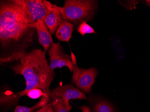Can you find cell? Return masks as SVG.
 Here are the masks:
<instances>
[{"mask_svg":"<svg viewBox=\"0 0 150 112\" xmlns=\"http://www.w3.org/2000/svg\"><path fill=\"white\" fill-rule=\"evenodd\" d=\"M45 54L42 49H33L28 52L20 49L1 57V64H8L16 75H21L25 79V89L17 92L20 98L33 88L43 91L50 90L54 72L50 66Z\"/></svg>","mask_w":150,"mask_h":112,"instance_id":"cell-1","label":"cell"},{"mask_svg":"<svg viewBox=\"0 0 150 112\" xmlns=\"http://www.w3.org/2000/svg\"><path fill=\"white\" fill-rule=\"evenodd\" d=\"M47 52L50 60V66L52 70H54L56 68L67 67L71 73L73 72L76 65L72 61L71 58L65 54L59 42L55 43L53 42Z\"/></svg>","mask_w":150,"mask_h":112,"instance_id":"cell-7","label":"cell"},{"mask_svg":"<svg viewBox=\"0 0 150 112\" xmlns=\"http://www.w3.org/2000/svg\"><path fill=\"white\" fill-rule=\"evenodd\" d=\"M20 98L17 92H13L10 89L1 91L0 97L1 106L5 108H9L18 104Z\"/></svg>","mask_w":150,"mask_h":112,"instance_id":"cell-11","label":"cell"},{"mask_svg":"<svg viewBox=\"0 0 150 112\" xmlns=\"http://www.w3.org/2000/svg\"><path fill=\"white\" fill-rule=\"evenodd\" d=\"M51 101L52 102V112H69L65 108L63 101L61 98Z\"/></svg>","mask_w":150,"mask_h":112,"instance_id":"cell-15","label":"cell"},{"mask_svg":"<svg viewBox=\"0 0 150 112\" xmlns=\"http://www.w3.org/2000/svg\"><path fill=\"white\" fill-rule=\"evenodd\" d=\"M72 73L71 82L80 90L87 94L91 93L98 75L97 70L93 67L88 69H82L75 65Z\"/></svg>","mask_w":150,"mask_h":112,"instance_id":"cell-6","label":"cell"},{"mask_svg":"<svg viewBox=\"0 0 150 112\" xmlns=\"http://www.w3.org/2000/svg\"><path fill=\"white\" fill-rule=\"evenodd\" d=\"M33 28L38 32L40 44L43 46L44 52L46 53L53 42L52 34L43 20H39L36 22L34 24Z\"/></svg>","mask_w":150,"mask_h":112,"instance_id":"cell-8","label":"cell"},{"mask_svg":"<svg viewBox=\"0 0 150 112\" xmlns=\"http://www.w3.org/2000/svg\"><path fill=\"white\" fill-rule=\"evenodd\" d=\"M47 112H52V102L51 101L49 103V106Z\"/></svg>","mask_w":150,"mask_h":112,"instance_id":"cell-19","label":"cell"},{"mask_svg":"<svg viewBox=\"0 0 150 112\" xmlns=\"http://www.w3.org/2000/svg\"><path fill=\"white\" fill-rule=\"evenodd\" d=\"M62 19L79 26L92 20L97 9V1L91 0H66L63 7L58 6Z\"/></svg>","mask_w":150,"mask_h":112,"instance_id":"cell-3","label":"cell"},{"mask_svg":"<svg viewBox=\"0 0 150 112\" xmlns=\"http://www.w3.org/2000/svg\"><path fill=\"white\" fill-rule=\"evenodd\" d=\"M49 106V103L46 105L45 106L40 108V109L37 110L36 112H47Z\"/></svg>","mask_w":150,"mask_h":112,"instance_id":"cell-18","label":"cell"},{"mask_svg":"<svg viewBox=\"0 0 150 112\" xmlns=\"http://www.w3.org/2000/svg\"><path fill=\"white\" fill-rule=\"evenodd\" d=\"M44 92L39 88H33L27 92L26 96L33 99H37L42 97L43 95Z\"/></svg>","mask_w":150,"mask_h":112,"instance_id":"cell-16","label":"cell"},{"mask_svg":"<svg viewBox=\"0 0 150 112\" xmlns=\"http://www.w3.org/2000/svg\"><path fill=\"white\" fill-rule=\"evenodd\" d=\"M23 7L33 23L43 20L53 5L45 0H17Z\"/></svg>","mask_w":150,"mask_h":112,"instance_id":"cell-4","label":"cell"},{"mask_svg":"<svg viewBox=\"0 0 150 112\" xmlns=\"http://www.w3.org/2000/svg\"><path fill=\"white\" fill-rule=\"evenodd\" d=\"M92 111L93 112H115L112 104L107 101L101 99H94L90 97Z\"/></svg>","mask_w":150,"mask_h":112,"instance_id":"cell-13","label":"cell"},{"mask_svg":"<svg viewBox=\"0 0 150 112\" xmlns=\"http://www.w3.org/2000/svg\"><path fill=\"white\" fill-rule=\"evenodd\" d=\"M51 101V98L48 93H45L37 104L31 107L24 106H17L14 112H33L45 106Z\"/></svg>","mask_w":150,"mask_h":112,"instance_id":"cell-12","label":"cell"},{"mask_svg":"<svg viewBox=\"0 0 150 112\" xmlns=\"http://www.w3.org/2000/svg\"><path fill=\"white\" fill-rule=\"evenodd\" d=\"M62 19V16L58 6L53 5L49 12L44 19L45 23L51 34L54 35L56 33Z\"/></svg>","mask_w":150,"mask_h":112,"instance_id":"cell-9","label":"cell"},{"mask_svg":"<svg viewBox=\"0 0 150 112\" xmlns=\"http://www.w3.org/2000/svg\"><path fill=\"white\" fill-rule=\"evenodd\" d=\"M79 108L82 110V112H91V108L88 106H86L79 107Z\"/></svg>","mask_w":150,"mask_h":112,"instance_id":"cell-17","label":"cell"},{"mask_svg":"<svg viewBox=\"0 0 150 112\" xmlns=\"http://www.w3.org/2000/svg\"><path fill=\"white\" fill-rule=\"evenodd\" d=\"M34 23L17 0L1 1L0 42L2 48L17 44L32 37Z\"/></svg>","mask_w":150,"mask_h":112,"instance_id":"cell-2","label":"cell"},{"mask_svg":"<svg viewBox=\"0 0 150 112\" xmlns=\"http://www.w3.org/2000/svg\"><path fill=\"white\" fill-rule=\"evenodd\" d=\"M77 31L82 36L88 34H96V32L93 28L87 24L86 22L81 23L78 26Z\"/></svg>","mask_w":150,"mask_h":112,"instance_id":"cell-14","label":"cell"},{"mask_svg":"<svg viewBox=\"0 0 150 112\" xmlns=\"http://www.w3.org/2000/svg\"><path fill=\"white\" fill-rule=\"evenodd\" d=\"M50 97L51 101L59 98L62 99L65 108L69 112L72 108L69 103L70 100H87L84 92L70 84L57 87L51 91Z\"/></svg>","mask_w":150,"mask_h":112,"instance_id":"cell-5","label":"cell"},{"mask_svg":"<svg viewBox=\"0 0 150 112\" xmlns=\"http://www.w3.org/2000/svg\"><path fill=\"white\" fill-rule=\"evenodd\" d=\"M74 27L72 23L62 19L55 33V37L60 41L68 42L72 38Z\"/></svg>","mask_w":150,"mask_h":112,"instance_id":"cell-10","label":"cell"}]
</instances>
